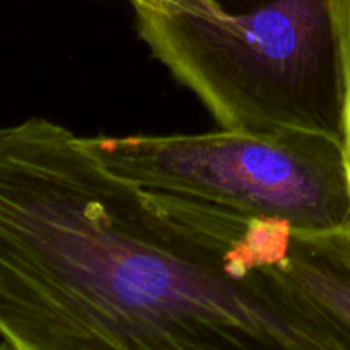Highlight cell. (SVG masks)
I'll return each mask as SVG.
<instances>
[{
  "label": "cell",
  "mask_w": 350,
  "mask_h": 350,
  "mask_svg": "<svg viewBox=\"0 0 350 350\" xmlns=\"http://www.w3.org/2000/svg\"><path fill=\"white\" fill-rule=\"evenodd\" d=\"M291 228L154 193L67 126H0V347L345 350L284 275Z\"/></svg>",
  "instance_id": "1"
},
{
  "label": "cell",
  "mask_w": 350,
  "mask_h": 350,
  "mask_svg": "<svg viewBox=\"0 0 350 350\" xmlns=\"http://www.w3.org/2000/svg\"><path fill=\"white\" fill-rule=\"evenodd\" d=\"M137 31L224 130L345 144L347 70L334 0H149Z\"/></svg>",
  "instance_id": "2"
},
{
  "label": "cell",
  "mask_w": 350,
  "mask_h": 350,
  "mask_svg": "<svg viewBox=\"0 0 350 350\" xmlns=\"http://www.w3.org/2000/svg\"><path fill=\"white\" fill-rule=\"evenodd\" d=\"M111 173L154 193L215 205L291 231H350L344 142L313 132L224 130L82 137Z\"/></svg>",
  "instance_id": "3"
},
{
  "label": "cell",
  "mask_w": 350,
  "mask_h": 350,
  "mask_svg": "<svg viewBox=\"0 0 350 350\" xmlns=\"http://www.w3.org/2000/svg\"><path fill=\"white\" fill-rule=\"evenodd\" d=\"M280 269L350 350V231H291Z\"/></svg>",
  "instance_id": "4"
},
{
  "label": "cell",
  "mask_w": 350,
  "mask_h": 350,
  "mask_svg": "<svg viewBox=\"0 0 350 350\" xmlns=\"http://www.w3.org/2000/svg\"><path fill=\"white\" fill-rule=\"evenodd\" d=\"M334 2L342 26V36H344L345 70H347V137H345V147H347L350 164V0H334Z\"/></svg>",
  "instance_id": "5"
},
{
  "label": "cell",
  "mask_w": 350,
  "mask_h": 350,
  "mask_svg": "<svg viewBox=\"0 0 350 350\" xmlns=\"http://www.w3.org/2000/svg\"><path fill=\"white\" fill-rule=\"evenodd\" d=\"M132 3H140V2H149V0H130Z\"/></svg>",
  "instance_id": "6"
}]
</instances>
